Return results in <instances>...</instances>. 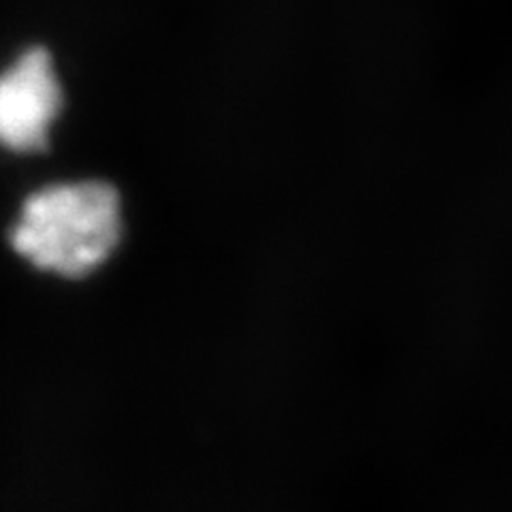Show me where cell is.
<instances>
[{
  "label": "cell",
  "instance_id": "1",
  "mask_svg": "<svg viewBox=\"0 0 512 512\" xmlns=\"http://www.w3.org/2000/svg\"><path fill=\"white\" fill-rule=\"evenodd\" d=\"M131 216L122 186L103 173H71L30 186L5 231L11 256L41 280L79 286L120 259Z\"/></svg>",
  "mask_w": 512,
  "mask_h": 512
},
{
  "label": "cell",
  "instance_id": "2",
  "mask_svg": "<svg viewBox=\"0 0 512 512\" xmlns=\"http://www.w3.org/2000/svg\"><path fill=\"white\" fill-rule=\"evenodd\" d=\"M69 96L54 54L28 45L0 69V154L35 160L50 154L64 126Z\"/></svg>",
  "mask_w": 512,
  "mask_h": 512
}]
</instances>
